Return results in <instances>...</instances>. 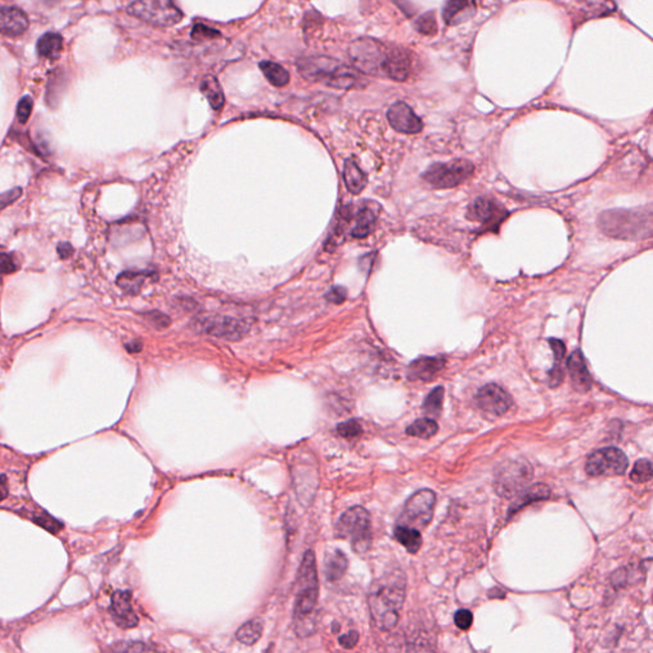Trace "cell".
Wrapping results in <instances>:
<instances>
[{
	"instance_id": "1",
	"label": "cell",
	"mask_w": 653,
	"mask_h": 653,
	"mask_svg": "<svg viewBox=\"0 0 653 653\" xmlns=\"http://www.w3.org/2000/svg\"><path fill=\"white\" fill-rule=\"evenodd\" d=\"M406 596V578L402 571H389L378 578L369 591V608L380 630H392L398 623Z\"/></svg>"
},
{
	"instance_id": "2",
	"label": "cell",
	"mask_w": 653,
	"mask_h": 653,
	"mask_svg": "<svg viewBox=\"0 0 653 653\" xmlns=\"http://www.w3.org/2000/svg\"><path fill=\"white\" fill-rule=\"evenodd\" d=\"M319 582L315 555L312 550L304 554L297 576V589L294 606V629L301 638L314 633L317 626V604Z\"/></svg>"
},
{
	"instance_id": "3",
	"label": "cell",
	"mask_w": 653,
	"mask_h": 653,
	"mask_svg": "<svg viewBox=\"0 0 653 653\" xmlns=\"http://www.w3.org/2000/svg\"><path fill=\"white\" fill-rule=\"evenodd\" d=\"M299 72L312 82H321L334 88H355L364 82L350 66L342 64L325 56H309L300 59L297 63Z\"/></svg>"
},
{
	"instance_id": "4",
	"label": "cell",
	"mask_w": 653,
	"mask_h": 653,
	"mask_svg": "<svg viewBox=\"0 0 653 653\" xmlns=\"http://www.w3.org/2000/svg\"><path fill=\"white\" fill-rule=\"evenodd\" d=\"M598 227L615 239L637 240L651 236V211H606L598 217Z\"/></svg>"
},
{
	"instance_id": "5",
	"label": "cell",
	"mask_w": 653,
	"mask_h": 653,
	"mask_svg": "<svg viewBox=\"0 0 653 653\" xmlns=\"http://www.w3.org/2000/svg\"><path fill=\"white\" fill-rule=\"evenodd\" d=\"M337 532L342 539L349 540L356 552H368L371 546V521L368 510L362 506H354L340 518Z\"/></svg>"
},
{
	"instance_id": "6",
	"label": "cell",
	"mask_w": 653,
	"mask_h": 653,
	"mask_svg": "<svg viewBox=\"0 0 653 653\" xmlns=\"http://www.w3.org/2000/svg\"><path fill=\"white\" fill-rule=\"evenodd\" d=\"M128 13L157 27L174 26L183 19L173 0H137L129 5Z\"/></svg>"
},
{
	"instance_id": "7",
	"label": "cell",
	"mask_w": 653,
	"mask_h": 653,
	"mask_svg": "<svg viewBox=\"0 0 653 653\" xmlns=\"http://www.w3.org/2000/svg\"><path fill=\"white\" fill-rule=\"evenodd\" d=\"M475 167L467 160H454L447 164H432L423 174L425 183L435 189H451L462 184L473 174Z\"/></svg>"
},
{
	"instance_id": "8",
	"label": "cell",
	"mask_w": 653,
	"mask_h": 653,
	"mask_svg": "<svg viewBox=\"0 0 653 653\" xmlns=\"http://www.w3.org/2000/svg\"><path fill=\"white\" fill-rule=\"evenodd\" d=\"M534 476L532 467L525 460H510L499 467L494 486L497 494L512 497L525 490L526 485Z\"/></svg>"
},
{
	"instance_id": "9",
	"label": "cell",
	"mask_w": 653,
	"mask_h": 653,
	"mask_svg": "<svg viewBox=\"0 0 653 653\" xmlns=\"http://www.w3.org/2000/svg\"><path fill=\"white\" fill-rule=\"evenodd\" d=\"M435 506V494L429 489L415 493L406 502L405 508L398 518V525L423 530L432 521Z\"/></svg>"
},
{
	"instance_id": "10",
	"label": "cell",
	"mask_w": 653,
	"mask_h": 653,
	"mask_svg": "<svg viewBox=\"0 0 653 653\" xmlns=\"http://www.w3.org/2000/svg\"><path fill=\"white\" fill-rule=\"evenodd\" d=\"M629 460L624 452L617 448H604L592 453L586 463V472L592 478L624 475Z\"/></svg>"
},
{
	"instance_id": "11",
	"label": "cell",
	"mask_w": 653,
	"mask_h": 653,
	"mask_svg": "<svg viewBox=\"0 0 653 653\" xmlns=\"http://www.w3.org/2000/svg\"><path fill=\"white\" fill-rule=\"evenodd\" d=\"M386 56V47L370 38L358 40L350 47V56L354 64L364 73H380L383 71Z\"/></svg>"
},
{
	"instance_id": "12",
	"label": "cell",
	"mask_w": 653,
	"mask_h": 653,
	"mask_svg": "<svg viewBox=\"0 0 653 653\" xmlns=\"http://www.w3.org/2000/svg\"><path fill=\"white\" fill-rule=\"evenodd\" d=\"M509 213L506 207L494 198L480 197L471 203L467 210V219L471 221L478 222L481 229L486 231H495L500 223L504 221Z\"/></svg>"
},
{
	"instance_id": "13",
	"label": "cell",
	"mask_w": 653,
	"mask_h": 653,
	"mask_svg": "<svg viewBox=\"0 0 653 653\" xmlns=\"http://www.w3.org/2000/svg\"><path fill=\"white\" fill-rule=\"evenodd\" d=\"M476 404L484 414L490 417H500L510 410L513 401L502 386L491 383L478 391Z\"/></svg>"
},
{
	"instance_id": "14",
	"label": "cell",
	"mask_w": 653,
	"mask_h": 653,
	"mask_svg": "<svg viewBox=\"0 0 653 653\" xmlns=\"http://www.w3.org/2000/svg\"><path fill=\"white\" fill-rule=\"evenodd\" d=\"M201 325L206 333L223 340H240L248 331V327L244 322L223 315L207 317L203 319Z\"/></svg>"
},
{
	"instance_id": "15",
	"label": "cell",
	"mask_w": 653,
	"mask_h": 653,
	"mask_svg": "<svg viewBox=\"0 0 653 653\" xmlns=\"http://www.w3.org/2000/svg\"><path fill=\"white\" fill-rule=\"evenodd\" d=\"M386 118L392 128L399 133L415 134L423 129V121L405 102L393 103L386 112Z\"/></svg>"
},
{
	"instance_id": "16",
	"label": "cell",
	"mask_w": 653,
	"mask_h": 653,
	"mask_svg": "<svg viewBox=\"0 0 653 653\" xmlns=\"http://www.w3.org/2000/svg\"><path fill=\"white\" fill-rule=\"evenodd\" d=\"M111 617L123 629L138 626V617L132 607V593L129 591H115L111 597Z\"/></svg>"
},
{
	"instance_id": "17",
	"label": "cell",
	"mask_w": 653,
	"mask_h": 653,
	"mask_svg": "<svg viewBox=\"0 0 653 653\" xmlns=\"http://www.w3.org/2000/svg\"><path fill=\"white\" fill-rule=\"evenodd\" d=\"M379 208V204L374 202L364 203L360 207L354 216V226L351 230L354 238H365L373 232L377 225Z\"/></svg>"
},
{
	"instance_id": "18",
	"label": "cell",
	"mask_w": 653,
	"mask_h": 653,
	"mask_svg": "<svg viewBox=\"0 0 653 653\" xmlns=\"http://www.w3.org/2000/svg\"><path fill=\"white\" fill-rule=\"evenodd\" d=\"M410 65H411L410 58L404 50H399V49L386 50L382 73L395 81L404 82L410 73Z\"/></svg>"
},
{
	"instance_id": "19",
	"label": "cell",
	"mask_w": 653,
	"mask_h": 653,
	"mask_svg": "<svg viewBox=\"0 0 653 653\" xmlns=\"http://www.w3.org/2000/svg\"><path fill=\"white\" fill-rule=\"evenodd\" d=\"M444 365H445V360L443 358L421 356L410 364L407 370V378L410 380L429 382L439 374V371L444 368Z\"/></svg>"
},
{
	"instance_id": "20",
	"label": "cell",
	"mask_w": 653,
	"mask_h": 653,
	"mask_svg": "<svg viewBox=\"0 0 653 653\" xmlns=\"http://www.w3.org/2000/svg\"><path fill=\"white\" fill-rule=\"evenodd\" d=\"M567 367L569 370L571 384L576 391L580 393L589 392L592 386V378L589 375V368L583 354L580 350H576L568 359Z\"/></svg>"
},
{
	"instance_id": "21",
	"label": "cell",
	"mask_w": 653,
	"mask_h": 653,
	"mask_svg": "<svg viewBox=\"0 0 653 653\" xmlns=\"http://www.w3.org/2000/svg\"><path fill=\"white\" fill-rule=\"evenodd\" d=\"M28 28L27 16L14 7H0V34L19 36Z\"/></svg>"
},
{
	"instance_id": "22",
	"label": "cell",
	"mask_w": 653,
	"mask_h": 653,
	"mask_svg": "<svg viewBox=\"0 0 653 653\" xmlns=\"http://www.w3.org/2000/svg\"><path fill=\"white\" fill-rule=\"evenodd\" d=\"M476 13L475 0H447L443 10V19L448 26H457Z\"/></svg>"
},
{
	"instance_id": "23",
	"label": "cell",
	"mask_w": 653,
	"mask_h": 653,
	"mask_svg": "<svg viewBox=\"0 0 653 653\" xmlns=\"http://www.w3.org/2000/svg\"><path fill=\"white\" fill-rule=\"evenodd\" d=\"M550 497V489L543 484H536L531 488L526 489L521 491V495L515 499V502L510 504L508 509V517L515 515L518 510H521L526 506L540 502V500H546Z\"/></svg>"
},
{
	"instance_id": "24",
	"label": "cell",
	"mask_w": 653,
	"mask_h": 653,
	"mask_svg": "<svg viewBox=\"0 0 653 653\" xmlns=\"http://www.w3.org/2000/svg\"><path fill=\"white\" fill-rule=\"evenodd\" d=\"M349 560L343 552L336 549L325 554L324 558V576L328 582L340 580L347 571Z\"/></svg>"
},
{
	"instance_id": "25",
	"label": "cell",
	"mask_w": 653,
	"mask_h": 653,
	"mask_svg": "<svg viewBox=\"0 0 653 653\" xmlns=\"http://www.w3.org/2000/svg\"><path fill=\"white\" fill-rule=\"evenodd\" d=\"M549 345L554 351V358H555V364L552 370L549 371V386L552 388L559 386L563 379H564V358H565V345L564 342L558 338H550Z\"/></svg>"
},
{
	"instance_id": "26",
	"label": "cell",
	"mask_w": 653,
	"mask_h": 653,
	"mask_svg": "<svg viewBox=\"0 0 653 653\" xmlns=\"http://www.w3.org/2000/svg\"><path fill=\"white\" fill-rule=\"evenodd\" d=\"M343 179H345V184L347 186V189L352 194L361 193L362 189L367 186V183H368V179H367V175L364 174V171L351 158L350 160H346V162H345Z\"/></svg>"
},
{
	"instance_id": "27",
	"label": "cell",
	"mask_w": 653,
	"mask_h": 653,
	"mask_svg": "<svg viewBox=\"0 0 653 653\" xmlns=\"http://www.w3.org/2000/svg\"><path fill=\"white\" fill-rule=\"evenodd\" d=\"M149 271H127L118 277V286L128 294H138L142 286L149 280Z\"/></svg>"
},
{
	"instance_id": "28",
	"label": "cell",
	"mask_w": 653,
	"mask_h": 653,
	"mask_svg": "<svg viewBox=\"0 0 653 653\" xmlns=\"http://www.w3.org/2000/svg\"><path fill=\"white\" fill-rule=\"evenodd\" d=\"M395 537L397 541L405 546L406 550L411 554L419 552L423 545V536L420 531L408 526L397 525L395 528Z\"/></svg>"
},
{
	"instance_id": "29",
	"label": "cell",
	"mask_w": 653,
	"mask_h": 653,
	"mask_svg": "<svg viewBox=\"0 0 653 653\" xmlns=\"http://www.w3.org/2000/svg\"><path fill=\"white\" fill-rule=\"evenodd\" d=\"M63 49V38L54 32H47L37 41V53L45 59H56Z\"/></svg>"
},
{
	"instance_id": "30",
	"label": "cell",
	"mask_w": 653,
	"mask_h": 653,
	"mask_svg": "<svg viewBox=\"0 0 653 653\" xmlns=\"http://www.w3.org/2000/svg\"><path fill=\"white\" fill-rule=\"evenodd\" d=\"M201 91H202L203 95L206 96V99L208 100V102L211 103L212 108L214 110H220L222 106H223V102H225V96H223V93H222L221 86L219 81L212 77V75H208L203 79L202 84H201Z\"/></svg>"
},
{
	"instance_id": "31",
	"label": "cell",
	"mask_w": 653,
	"mask_h": 653,
	"mask_svg": "<svg viewBox=\"0 0 653 653\" xmlns=\"http://www.w3.org/2000/svg\"><path fill=\"white\" fill-rule=\"evenodd\" d=\"M262 633H263V623L260 619L254 617L247 621L244 626H240L239 630L236 632V639L240 643L253 645L260 639Z\"/></svg>"
},
{
	"instance_id": "32",
	"label": "cell",
	"mask_w": 653,
	"mask_h": 653,
	"mask_svg": "<svg viewBox=\"0 0 653 653\" xmlns=\"http://www.w3.org/2000/svg\"><path fill=\"white\" fill-rule=\"evenodd\" d=\"M259 68L262 69V72L264 74V77L267 78L269 82L272 83L273 86H277V87H281V86H285L290 81V74L286 71L284 66L281 65L276 64L273 62H262L259 64Z\"/></svg>"
},
{
	"instance_id": "33",
	"label": "cell",
	"mask_w": 653,
	"mask_h": 653,
	"mask_svg": "<svg viewBox=\"0 0 653 653\" xmlns=\"http://www.w3.org/2000/svg\"><path fill=\"white\" fill-rule=\"evenodd\" d=\"M439 430L438 423H435L432 419H417L416 421L411 423L407 428V435L415 436V438H421V439H430Z\"/></svg>"
},
{
	"instance_id": "34",
	"label": "cell",
	"mask_w": 653,
	"mask_h": 653,
	"mask_svg": "<svg viewBox=\"0 0 653 653\" xmlns=\"http://www.w3.org/2000/svg\"><path fill=\"white\" fill-rule=\"evenodd\" d=\"M443 401H444V388L443 386L434 388L423 402V411L432 416H438L442 412Z\"/></svg>"
},
{
	"instance_id": "35",
	"label": "cell",
	"mask_w": 653,
	"mask_h": 653,
	"mask_svg": "<svg viewBox=\"0 0 653 653\" xmlns=\"http://www.w3.org/2000/svg\"><path fill=\"white\" fill-rule=\"evenodd\" d=\"M630 478L637 484L648 482L652 478V463L648 460H637L630 473Z\"/></svg>"
},
{
	"instance_id": "36",
	"label": "cell",
	"mask_w": 653,
	"mask_h": 653,
	"mask_svg": "<svg viewBox=\"0 0 653 653\" xmlns=\"http://www.w3.org/2000/svg\"><path fill=\"white\" fill-rule=\"evenodd\" d=\"M415 28L423 35H435L438 25L434 13H425L415 22Z\"/></svg>"
},
{
	"instance_id": "37",
	"label": "cell",
	"mask_w": 653,
	"mask_h": 653,
	"mask_svg": "<svg viewBox=\"0 0 653 653\" xmlns=\"http://www.w3.org/2000/svg\"><path fill=\"white\" fill-rule=\"evenodd\" d=\"M34 521L37 525L44 527L49 532H53V534H58L63 528V525L59 521H56L54 517L47 515V512H42L41 515H36Z\"/></svg>"
},
{
	"instance_id": "38",
	"label": "cell",
	"mask_w": 653,
	"mask_h": 653,
	"mask_svg": "<svg viewBox=\"0 0 653 653\" xmlns=\"http://www.w3.org/2000/svg\"><path fill=\"white\" fill-rule=\"evenodd\" d=\"M337 430L343 438H355V436H359L362 432L361 425L356 420H349L346 423H340L337 426Z\"/></svg>"
},
{
	"instance_id": "39",
	"label": "cell",
	"mask_w": 653,
	"mask_h": 653,
	"mask_svg": "<svg viewBox=\"0 0 653 653\" xmlns=\"http://www.w3.org/2000/svg\"><path fill=\"white\" fill-rule=\"evenodd\" d=\"M32 108H34V101L29 96H25L19 103V108H17V119H19L21 124H25L27 123V120L29 119V115L32 112Z\"/></svg>"
},
{
	"instance_id": "40",
	"label": "cell",
	"mask_w": 653,
	"mask_h": 653,
	"mask_svg": "<svg viewBox=\"0 0 653 653\" xmlns=\"http://www.w3.org/2000/svg\"><path fill=\"white\" fill-rule=\"evenodd\" d=\"M472 621H473V615L469 610H466V608L458 610L454 615V623L462 630L469 629V626H472Z\"/></svg>"
},
{
	"instance_id": "41",
	"label": "cell",
	"mask_w": 653,
	"mask_h": 653,
	"mask_svg": "<svg viewBox=\"0 0 653 653\" xmlns=\"http://www.w3.org/2000/svg\"><path fill=\"white\" fill-rule=\"evenodd\" d=\"M19 268V264L10 254L0 253V275H8L16 272Z\"/></svg>"
},
{
	"instance_id": "42",
	"label": "cell",
	"mask_w": 653,
	"mask_h": 653,
	"mask_svg": "<svg viewBox=\"0 0 653 653\" xmlns=\"http://www.w3.org/2000/svg\"><path fill=\"white\" fill-rule=\"evenodd\" d=\"M192 37L195 38V40H207V38H217L220 37V32L216 31V29H212V28L207 27L204 25H197L195 27L193 28V32H192Z\"/></svg>"
},
{
	"instance_id": "43",
	"label": "cell",
	"mask_w": 653,
	"mask_h": 653,
	"mask_svg": "<svg viewBox=\"0 0 653 653\" xmlns=\"http://www.w3.org/2000/svg\"><path fill=\"white\" fill-rule=\"evenodd\" d=\"M325 297L331 303L342 304L347 297V291L342 286H334L328 291V294L325 295Z\"/></svg>"
},
{
	"instance_id": "44",
	"label": "cell",
	"mask_w": 653,
	"mask_h": 653,
	"mask_svg": "<svg viewBox=\"0 0 653 653\" xmlns=\"http://www.w3.org/2000/svg\"><path fill=\"white\" fill-rule=\"evenodd\" d=\"M21 195H22L21 188H14V189L8 190L5 193L0 194V210L8 207L13 202H16Z\"/></svg>"
},
{
	"instance_id": "45",
	"label": "cell",
	"mask_w": 653,
	"mask_h": 653,
	"mask_svg": "<svg viewBox=\"0 0 653 653\" xmlns=\"http://www.w3.org/2000/svg\"><path fill=\"white\" fill-rule=\"evenodd\" d=\"M358 642H359V634L355 630L340 637V644L346 650H352L358 644Z\"/></svg>"
},
{
	"instance_id": "46",
	"label": "cell",
	"mask_w": 653,
	"mask_h": 653,
	"mask_svg": "<svg viewBox=\"0 0 653 653\" xmlns=\"http://www.w3.org/2000/svg\"><path fill=\"white\" fill-rule=\"evenodd\" d=\"M58 253H59V256L63 258V259H66V258H69L73 254V248H72V245L68 244V243H62V244L58 247Z\"/></svg>"
},
{
	"instance_id": "47",
	"label": "cell",
	"mask_w": 653,
	"mask_h": 653,
	"mask_svg": "<svg viewBox=\"0 0 653 653\" xmlns=\"http://www.w3.org/2000/svg\"><path fill=\"white\" fill-rule=\"evenodd\" d=\"M116 650H120V651H151V650H153V648H149L148 645H145V644L134 643L129 644L127 647H123V645H121V647H118Z\"/></svg>"
},
{
	"instance_id": "48",
	"label": "cell",
	"mask_w": 653,
	"mask_h": 653,
	"mask_svg": "<svg viewBox=\"0 0 653 653\" xmlns=\"http://www.w3.org/2000/svg\"><path fill=\"white\" fill-rule=\"evenodd\" d=\"M8 497V480L5 475L0 476V502Z\"/></svg>"
},
{
	"instance_id": "49",
	"label": "cell",
	"mask_w": 653,
	"mask_h": 653,
	"mask_svg": "<svg viewBox=\"0 0 653 653\" xmlns=\"http://www.w3.org/2000/svg\"><path fill=\"white\" fill-rule=\"evenodd\" d=\"M142 349V345L139 341H134L132 343L127 345V350L130 351V352H138Z\"/></svg>"
}]
</instances>
